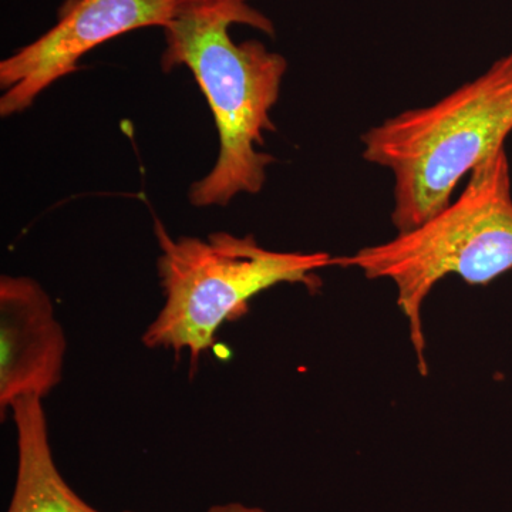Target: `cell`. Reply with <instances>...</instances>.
I'll list each match as a JSON object with an SVG mask.
<instances>
[{"label":"cell","instance_id":"cell-1","mask_svg":"<svg viewBox=\"0 0 512 512\" xmlns=\"http://www.w3.org/2000/svg\"><path fill=\"white\" fill-rule=\"evenodd\" d=\"M248 25L274 35L271 20L247 2L192 3L164 28V72L185 66L210 104L220 154L214 168L190 187L194 207H225L239 194H258L274 157L259 151L275 130L271 111L288 69L284 56L258 40L235 43L229 26Z\"/></svg>","mask_w":512,"mask_h":512},{"label":"cell","instance_id":"cell-2","mask_svg":"<svg viewBox=\"0 0 512 512\" xmlns=\"http://www.w3.org/2000/svg\"><path fill=\"white\" fill-rule=\"evenodd\" d=\"M335 266L356 268L369 279H389L409 325L421 376L429 373L423 305L448 275L468 285H490L512 269V183L505 148L470 173L457 200L434 217L383 244L338 256Z\"/></svg>","mask_w":512,"mask_h":512},{"label":"cell","instance_id":"cell-3","mask_svg":"<svg viewBox=\"0 0 512 512\" xmlns=\"http://www.w3.org/2000/svg\"><path fill=\"white\" fill-rule=\"evenodd\" d=\"M512 131V50L490 69L423 109L363 134V158L394 175L397 232L444 210L464 175L504 148Z\"/></svg>","mask_w":512,"mask_h":512},{"label":"cell","instance_id":"cell-4","mask_svg":"<svg viewBox=\"0 0 512 512\" xmlns=\"http://www.w3.org/2000/svg\"><path fill=\"white\" fill-rule=\"evenodd\" d=\"M154 231L164 305L141 340L150 349L188 353L192 362L214 345L225 322L247 313L256 295L281 284L316 292L322 286L318 271L335 266L326 252L272 251L252 235L221 231L175 239L158 220Z\"/></svg>","mask_w":512,"mask_h":512},{"label":"cell","instance_id":"cell-5","mask_svg":"<svg viewBox=\"0 0 512 512\" xmlns=\"http://www.w3.org/2000/svg\"><path fill=\"white\" fill-rule=\"evenodd\" d=\"M181 0H66L52 29L0 63V114L23 113L94 47L141 28H165Z\"/></svg>","mask_w":512,"mask_h":512},{"label":"cell","instance_id":"cell-6","mask_svg":"<svg viewBox=\"0 0 512 512\" xmlns=\"http://www.w3.org/2000/svg\"><path fill=\"white\" fill-rule=\"evenodd\" d=\"M67 340L55 305L29 276L0 278V412L45 399L63 379Z\"/></svg>","mask_w":512,"mask_h":512},{"label":"cell","instance_id":"cell-7","mask_svg":"<svg viewBox=\"0 0 512 512\" xmlns=\"http://www.w3.org/2000/svg\"><path fill=\"white\" fill-rule=\"evenodd\" d=\"M10 413L18 461L6 512H103L84 501L60 473L50 444L43 400H20Z\"/></svg>","mask_w":512,"mask_h":512},{"label":"cell","instance_id":"cell-8","mask_svg":"<svg viewBox=\"0 0 512 512\" xmlns=\"http://www.w3.org/2000/svg\"><path fill=\"white\" fill-rule=\"evenodd\" d=\"M207 512H269L258 505H249L239 503V501H229V503H220L211 505Z\"/></svg>","mask_w":512,"mask_h":512},{"label":"cell","instance_id":"cell-9","mask_svg":"<svg viewBox=\"0 0 512 512\" xmlns=\"http://www.w3.org/2000/svg\"><path fill=\"white\" fill-rule=\"evenodd\" d=\"M183 5H192V3H210V2H224V0H181ZM235 2H247V0H235Z\"/></svg>","mask_w":512,"mask_h":512}]
</instances>
